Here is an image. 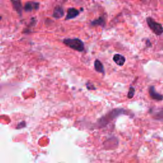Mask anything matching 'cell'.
<instances>
[{"mask_svg": "<svg viewBox=\"0 0 163 163\" xmlns=\"http://www.w3.org/2000/svg\"><path fill=\"white\" fill-rule=\"evenodd\" d=\"M2 19V17H1V16H0V20H1Z\"/></svg>", "mask_w": 163, "mask_h": 163, "instance_id": "9a60e30c", "label": "cell"}, {"mask_svg": "<svg viewBox=\"0 0 163 163\" xmlns=\"http://www.w3.org/2000/svg\"><path fill=\"white\" fill-rule=\"evenodd\" d=\"M147 25L150 29L157 36H161L163 32V28L162 24L155 21L152 17H149L146 19Z\"/></svg>", "mask_w": 163, "mask_h": 163, "instance_id": "3957f363", "label": "cell"}, {"mask_svg": "<svg viewBox=\"0 0 163 163\" xmlns=\"http://www.w3.org/2000/svg\"><path fill=\"white\" fill-rule=\"evenodd\" d=\"M86 87L89 90H96V88L93 85L92 83H91L90 82H88L86 84Z\"/></svg>", "mask_w": 163, "mask_h": 163, "instance_id": "4fadbf2b", "label": "cell"}, {"mask_svg": "<svg viewBox=\"0 0 163 163\" xmlns=\"http://www.w3.org/2000/svg\"><path fill=\"white\" fill-rule=\"evenodd\" d=\"M94 69L98 73H104V68L103 66V64L99 59H96L94 61Z\"/></svg>", "mask_w": 163, "mask_h": 163, "instance_id": "8fae6325", "label": "cell"}, {"mask_svg": "<svg viewBox=\"0 0 163 163\" xmlns=\"http://www.w3.org/2000/svg\"><path fill=\"white\" fill-rule=\"evenodd\" d=\"M40 8V3L38 2H28L24 5V9L26 12H30L32 10H37Z\"/></svg>", "mask_w": 163, "mask_h": 163, "instance_id": "277c9868", "label": "cell"}, {"mask_svg": "<svg viewBox=\"0 0 163 163\" xmlns=\"http://www.w3.org/2000/svg\"><path fill=\"white\" fill-rule=\"evenodd\" d=\"M63 44L76 51L81 52L84 51V44L79 38H65L63 40Z\"/></svg>", "mask_w": 163, "mask_h": 163, "instance_id": "7a4b0ae2", "label": "cell"}, {"mask_svg": "<svg viewBox=\"0 0 163 163\" xmlns=\"http://www.w3.org/2000/svg\"><path fill=\"white\" fill-rule=\"evenodd\" d=\"M149 95L151 97L152 99L158 101H162L163 100L162 95L156 92L154 86H150V87L149 88Z\"/></svg>", "mask_w": 163, "mask_h": 163, "instance_id": "5b68a950", "label": "cell"}, {"mask_svg": "<svg viewBox=\"0 0 163 163\" xmlns=\"http://www.w3.org/2000/svg\"><path fill=\"white\" fill-rule=\"evenodd\" d=\"M91 25L92 26L104 27L106 25V20L103 17H100L98 19L91 21Z\"/></svg>", "mask_w": 163, "mask_h": 163, "instance_id": "30bf717a", "label": "cell"}, {"mask_svg": "<svg viewBox=\"0 0 163 163\" xmlns=\"http://www.w3.org/2000/svg\"><path fill=\"white\" fill-rule=\"evenodd\" d=\"M113 60L117 65H119V66H124V64H125L126 58L124 55H122L121 54H116L113 55Z\"/></svg>", "mask_w": 163, "mask_h": 163, "instance_id": "ba28073f", "label": "cell"}, {"mask_svg": "<svg viewBox=\"0 0 163 163\" xmlns=\"http://www.w3.org/2000/svg\"><path fill=\"white\" fill-rule=\"evenodd\" d=\"M14 10L17 12L20 15H22V6L21 0H10Z\"/></svg>", "mask_w": 163, "mask_h": 163, "instance_id": "9c48e42d", "label": "cell"}, {"mask_svg": "<svg viewBox=\"0 0 163 163\" xmlns=\"http://www.w3.org/2000/svg\"><path fill=\"white\" fill-rule=\"evenodd\" d=\"M64 15V11L61 6H56L54 8L52 17L55 19H61Z\"/></svg>", "mask_w": 163, "mask_h": 163, "instance_id": "52a82bcc", "label": "cell"}, {"mask_svg": "<svg viewBox=\"0 0 163 163\" xmlns=\"http://www.w3.org/2000/svg\"><path fill=\"white\" fill-rule=\"evenodd\" d=\"M80 14V12L78 10L75 9V8H70L67 10V15L65 18L66 21L75 19Z\"/></svg>", "mask_w": 163, "mask_h": 163, "instance_id": "8992f818", "label": "cell"}, {"mask_svg": "<svg viewBox=\"0 0 163 163\" xmlns=\"http://www.w3.org/2000/svg\"><path fill=\"white\" fill-rule=\"evenodd\" d=\"M121 115H128L127 110L123 108H115L100 119L97 120V124L100 127H104L108 124L111 121Z\"/></svg>", "mask_w": 163, "mask_h": 163, "instance_id": "6da1fadb", "label": "cell"}, {"mask_svg": "<svg viewBox=\"0 0 163 163\" xmlns=\"http://www.w3.org/2000/svg\"><path fill=\"white\" fill-rule=\"evenodd\" d=\"M135 89L133 86H131L129 88V90L127 96L129 99H132L135 96Z\"/></svg>", "mask_w": 163, "mask_h": 163, "instance_id": "7c38bea8", "label": "cell"}, {"mask_svg": "<svg viewBox=\"0 0 163 163\" xmlns=\"http://www.w3.org/2000/svg\"><path fill=\"white\" fill-rule=\"evenodd\" d=\"M26 126V122H24V121H22L21 122H20V123L17 125V129H22V128H24V127H25Z\"/></svg>", "mask_w": 163, "mask_h": 163, "instance_id": "5bb4252c", "label": "cell"}]
</instances>
